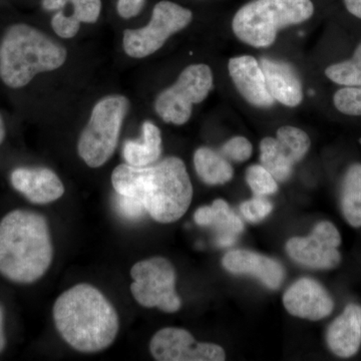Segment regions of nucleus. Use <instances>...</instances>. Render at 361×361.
<instances>
[{
  "instance_id": "obj_1",
  "label": "nucleus",
  "mask_w": 361,
  "mask_h": 361,
  "mask_svg": "<svg viewBox=\"0 0 361 361\" xmlns=\"http://www.w3.org/2000/svg\"><path fill=\"white\" fill-rule=\"evenodd\" d=\"M111 184L116 194L139 201L149 217L161 224L180 219L193 198L186 166L178 157L147 167L122 164L114 170Z\"/></svg>"
},
{
  "instance_id": "obj_2",
  "label": "nucleus",
  "mask_w": 361,
  "mask_h": 361,
  "mask_svg": "<svg viewBox=\"0 0 361 361\" xmlns=\"http://www.w3.org/2000/svg\"><path fill=\"white\" fill-rule=\"evenodd\" d=\"M54 326L63 341L82 353L110 348L120 329L113 304L92 285L77 284L61 294L52 310Z\"/></svg>"
},
{
  "instance_id": "obj_3",
  "label": "nucleus",
  "mask_w": 361,
  "mask_h": 361,
  "mask_svg": "<svg viewBox=\"0 0 361 361\" xmlns=\"http://www.w3.org/2000/svg\"><path fill=\"white\" fill-rule=\"evenodd\" d=\"M54 259L49 223L42 214L14 210L0 221V274L32 284L44 276Z\"/></svg>"
},
{
  "instance_id": "obj_4",
  "label": "nucleus",
  "mask_w": 361,
  "mask_h": 361,
  "mask_svg": "<svg viewBox=\"0 0 361 361\" xmlns=\"http://www.w3.org/2000/svg\"><path fill=\"white\" fill-rule=\"evenodd\" d=\"M66 56L63 45L33 26L18 23L0 42V78L7 87L20 89L39 73L58 70Z\"/></svg>"
},
{
  "instance_id": "obj_5",
  "label": "nucleus",
  "mask_w": 361,
  "mask_h": 361,
  "mask_svg": "<svg viewBox=\"0 0 361 361\" xmlns=\"http://www.w3.org/2000/svg\"><path fill=\"white\" fill-rule=\"evenodd\" d=\"M313 13L311 0H253L235 14L232 30L244 44L263 49L274 44L282 28L304 23Z\"/></svg>"
},
{
  "instance_id": "obj_6",
  "label": "nucleus",
  "mask_w": 361,
  "mask_h": 361,
  "mask_svg": "<svg viewBox=\"0 0 361 361\" xmlns=\"http://www.w3.org/2000/svg\"><path fill=\"white\" fill-rule=\"evenodd\" d=\"M129 99L111 94L97 102L78 142V153L90 168L104 166L115 153Z\"/></svg>"
},
{
  "instance_id": "obj_7",
  "label": "nucleus",
  "mask_w": 361,
  "mask_h": 361,
  "mask_svg": "<svg viewBox=\"0 0 361 361\" xmlns=\"http://www.w3.org/2000/svg\"><path fill=\"white\" fill-rule=\"evenodd\" d=\"M210 66L197 63L187 66L174 85L163 90L155 102V111L165 123L185 125L191 118L194 104L205 101L213 89Z\"/></svg>"
},
{
  "instance_id": "obj_8",
  "label": "nucleus",
  "mask_w": 361,
  "mask_h": 361,
  "mask_svg": "<svg viewBox=\"0 0 361 361\" xmlns=\"http://www.w3.org/2000/svg\"><path fill=\"white\" fill-rule=\"evenodd\" d=\"M130 292L140 305L177 312L182 305L176 291V270L168 259L152 257L139 261L130 269Z\"/></svg>"
},
{
  "instance_id": "obj_9",
  "label": "nucleus",
  "mask_w": 361,
  "mask_h": 361,
  "mask_svg": "<svg viewBox=\"0 0 361 361\" xmlns=\"http://www.w3.org/2000/svg\"><path fill=\"white\" fill-rule=\"evenodd\" d=\"M192 20L190 9L168 0L158 2L148 25L123 32V49L130 58H147L158 51L173 35L186 28Z\"/></svg>"
},
{
  "instance_id": "obj_10",
  "label": "nucleus",
  "mask_w": 361,
  "mask_h": 361,
  "mask_svg": "<svg viewBox=\"0 0 361 361\" xmlns=\"http://www.w3.org/2000/svg\"><path fill=\"white\" fill-rule=\"evenodd\" d=\"M311 145L310 135L299 128L283 126L277 130L276 137H264L260 142L261 165L278 182L291 177L296 163L302 160Z\"/></svg>"
},
{
  "instance_id": "obj_11",
  "label": "nucleus",
  "mask_w": 361,
  "mask_h": 361,
  "mask_svg": "<svg viewBox=\"0 0 361 361\" xmlns=\"http://www.w3.org/2000/svg\"><path fill=\"white\" fill-rule=\"evenodd\" d=\"M341 244V233L336 226L329 221H322L308 236L289 240L286 251L295 262L306 267L334 269L341 261L338 250Z\"/></svg>"
},
{
  "instance_id": "obj_12",
  "label": "nucleus",
  "mask_w": 361,
  "mask_h": 361,
  "mask_svg": "<svg viewBox=\"0 0 361 361\" xmlns=\"http://www.w3.org/2000/svg\"><path fill=\"white\" fill-rule=\"evenodd\" d=\"M151 355L158 361H223L220 345L198 342L185 329L167 327L157 332L149 342Z\"/></svg>"
},
{
  "instance_id": "obj_13",
  "label": "nucleus",
  "mask_w": 361,
  "mask_h": 361,
  "mask_svg": "<svg viewBox=\"0 0 361 361\" xmlns=\"http://www.w3.org/2000/svg\"><path fill=\"white\" fill-rule=\"evenodd\" d=\"M283 304L291 315L317 322L331 314L334 301L319 282L301 278L285 291Z\"/></svg>"
},
{
  "instance_id": "obj_14",
  "label": "nucleus",
  "mask_w": 361,
  "mask_h": 361,
  "mask_svg": "<svg viewBox=\"0 0 361 361\" xmlns=\"http://www.w3.org/2000/svg\"><path fill=\"white\" fill-rule=\"evenodd\" d=\"M11 185L28 201L45 205L59 200L65 194V186L51 169L20 167L11 172Z\"/></svg>"
},
{
  "instance_id": "obj_15",
  "label": "nucleus",
  "mask_w": 361,
  "mask_h": 361,
  "mask_svg": "<svg viewBox=\"0 0 361 361\" xmlns=\"http://www.w3.org/2000/svg\"><path fill=\"white\" fill-rule=\"evenodd\" d=\"M47 11H56L51 20L54 32L63 37H75L80 23H94L102 11V0H42Z\"/></svg>"
},
{
  "instance_id": "obj_16",
  "label": "nucleus",
  "mask_w": 361,
  "mask_h": 361,
  "mask_svg": "<svg viewBox=\"0 0 361 361\" xmlns=\"http://www.w3.org/2000/svg\"><path fill=\"white\" fill-rule=\"evenodd\" d=\"M222 264L232 274L255 277L271 290H277L284 281L283 265L256 252L245 249L228 252L222 259Z\"/></svg>"
},
{
  "instance_id": "obj_17",
  "label": "nucleus",
  "mask_w": 361,
  "mask_h": 361,
  "mask_svg": "<svg viewBox=\"0 0 361 361\" xmlns=\"http://www.w3.org/2000/svg\"><path fill=\"white\" fill-rule=\"evenodd\" d=\"M228 71L235 87L252 106L265 109L274 104L257 59L251 56H235L228 63Z\"/></svg>"
},
{
  "instance_id": "obj_18",
  "label": "nucleus",
  "mask_w": 361,
  "mask_h": 361,
  "mask_svg": "<svg viewBox=\"0 0 361 361\" xmlns=\"http://www.w3.org/2000/svg\"><path fill=\"white\" fill-rule=\"evenodd\" d=\"M259 63L273 99L289 108L300 104L303 99L302 82L295 68L290 63L278 59L263 58Z\"/></svg>"
},
{
  "instance_id": "obj_19",
  "label": "nucleus",
  "mask_w": 361,
  "mask_h": 361,
  "mask_svg": "<svg viewBox=\"0 0 361 361\" xmlns=\"http://www.w3.org/2000/svg\"><path fill=\"white\" fill-rule=\"evenodd\" d=\"M327 345L334 355L348 358L361 346V306L350 303L327 329Z\"/></svg>"
},
{
  "instance_id": "obj_20",
  "label": "nucleus",
  "mask_w": 361,
  "mask_h": 361,
  "mask_svg": "<svg viewBox=\"0 0 361 361\" xmlns=\"http://www.w3.org/2000/svg\"><path fill=\"white\" fill-rule=\"evenodd\" d=\"M194 220L197 225L212 228L217 233L216 244L219 247L232 246L244 230L239 216L222 199L214 201L211 206L200 207L194 214Z\"/></svg>"
},
{
  "instance_id": "obj_21",
  "label": "nucleus",
  "mask_w": 361,
  "mask_h": 361,
  "mask_svg": "<svg viewBox=\"0 0 361 361\" xmlns=\"http://www.w3.org/2000/svg\"><path fill=\"white\" fill-rule=\"evenodd\" d=\"M123 158L133 167L153 165L161 155V130L152 122H145L140 141H127L123 145Z\"/></svg>"
},
{
  "instance_id": "obj_22",
  "label": "nucleus",
  "mask_w": 361,
  "mask_h": 361,
  "mask_svg": "<svg viewBox=\"0 0 361 361\" xmlns=\"http://www.w3.org/2000/svg\"><path fill=\"white\" fill-rule=\"evenodd\" d=\"M194 166L199 178L210 186L226 184L234 175L230 161L219 152L207 147H202L195 152Z\"/></svg>"
},
{
  "instance_id": "obj_23",
  "label": "nucleus",
  "mask_w": 361,
  "mask_h": 361,
  "mask_svg": "<svg viewBox=\"0 0 361 361\" xmlns=\"http://www.w3.org/2000/svg\"><path fill=\"white\" fill-rule=\"evenodd\" d=\"M341 210L348 224L361 227V164H353L342 180Z\"/></svg>"
},
{
  "instance_id": "obj_24",
  "label": "nucleus",
  "mask_w": 361,
  "mask_h": 361,
  "mask_svg": "<svg viewBox=\"0 0 361 361\" xmlns=\"http://www.w3.org/2000/svg\"><path fill=\"white\" fill-rule=\"evenodd\" d=\"M325 75L334 84L343 87H360L361 42L356 47L353 58L327 66Z\"/></svg>"
},
{
  "instance_id": "obj_25",
  "label": "nucleus",
  "mask_w": 361,
  "mask_h": 361,
  "mask_svg": "<svg viewBox=\"0 0 361 361\" xmlns=\"http://www.w3.org/2000/svg\"><path fill=\"white\" fill-rule=\"evenodd\" d=\"M246 182L255 196H269L278 190L277 180L262 165H252L247 169Z\"/></svg>"
},
{
  "instance_id": "obj_26",
  "label": "nucleus",
  "mask_w": 361,
  "mask_h": 361,
  "mask_svg": "<svg viewBox=\"0 0 361 361\" xmlns=\"http://www.w3.org/2000/svg\"><path fill=\"white\" fill-rule=\"evenodd\" d=\"M336 110L348 116H361L360 87H344L337 90L334 97Z\"/></svg>"
},
{
  "instance_id": "obj_27",
  "label": "nucleus",
  "mask_w": 361,
  "mask_h": 361,
  "mask_svg": "<svg viewBox=\"0 0 361 361\" xmlns=\"http://www.w3.org/2000/svg\"><path fill=\"white\" fill-rule=\"evenodd\" d=\"M219 153L228 161L243 163L251 158L253 147L245 137H231L221 147Z\"/></svg>"
},
{
  "instance_id": "obj_28",
  "label": "nucleus",
  "mask_w": 361,
  "mask_h": 361,
  "mask_svg": "<svg viewBox=\"0 0 361 361\" xmlns=\"http://www.w3.org/2000/svg\"><path fill=\"white\" fill-rule=\"evenodd\" d=\"M273 205L265 197L255 196L250 200L243 202L240 205V211L247 221L258 223L264 220L272 212Z\"/></svg>"
},
{
  "instance_id": "obj_29",
  "label": "nucleus",
  "mask_w": 361,
  "mask_h": 361,
  "mask_svg": "<svg viewBox=\"0 0 361 361\" xmlns=\"http://www.w3.org/2000/svg\"><path fill=\"white\" fill-rule=\"evenodd\" d=\"M116 207L118 212L127 220L135 221L141 219L147 212L139 201L130 197L118 194Z\"/></svg>"
},
{
  "instance_id": "obj_30",
  "label": "nucleus",
  "mask_w": 361,
  "mask_h": 361,
  "mask_svg": "<svg viewBox=\"0 0 361 361\" xmlns=\"http://www.w3.org/2000/svg\"><path fill=\"white\" fill-rule=\"evenodd\" d=\"M145 0H118L116 9L123 18H132L141 13Z\"/></svg>"
},
{
  "instance_id": "obj_31",
  "label": "nucleus",
  "mask_w": 361,
  "mask_h": 361,
  "mask_svg": "<svg viewBox=\"0 0 361 361\" xmlns=\"http://www.w3.org/2000/svg\"><path fill=\"white\" fill-rule=\"evenodd\" d=\"M344 4L349 13L361 20V0H344Z\"/></svg>"
},
{
  "instance_id": "obj_32",
  "label": "nucleus",
  "mask_w": 361,
  "mask_h": 361,
  "mask_svg": "<svg viewBox=\"0 0 361 361\" xmlns=\"http://www.w3.org/2000/svg\"><path fill=\"white\" fill-rule=\"evenodd\" d=\"M6 337L4 334V310L0 305V353L6 348Z\"/></svg>"
},
{
  "instance_id": "obj_33",
  "label": "nucleus",
  "mask_w": 361,
  "mask_h": 361,
  "mask_svg": "<svg viewBox=\"0 0 361 361\" xmlns=\"http://www.w3.org/2000/svg\"><path fill=\"white\" fill-rule=\"evenodd\" d=\"M4 137H6V126H4V120L0 116V145L4 142Z\"/></svg>"
},
{
  "instance_id": "obj_34",
  "label": "nucleus",
  "mask_w": 361,
  "mask_h": 361,
  "mask_svg": "<svg viewBox=\"0 0 361 361\" xmlns=\"http://www.w3.org/2000/svg\"><path fill=\"white\" fill-rule=\"evenodd\" d=\"M360 142H361V140H360Z\"/></svg>"
}]
</instances>
